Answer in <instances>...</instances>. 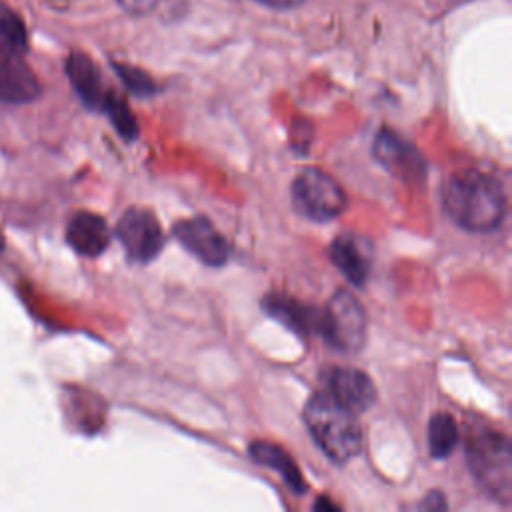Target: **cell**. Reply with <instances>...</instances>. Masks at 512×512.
Segmentation results:
<instances>
[{"mask_svg": "<svg viewBox=\"0 0 512 512\" xmlns=\"http://www.w3.org/2000/svg\"><path fill=\"white\" fill-rule=\"evenodd\" d=\"M458 442V426L456 420L446 414L438 412L428 422V448L434 458H446Z\"/></svg>", "mask_w": 512, "mask_h": 512, "instance_id": "obj_16", "label": "cell"}, {"mask_svg": "<svg viewBox=\"0 0 512 512\" xmlns=\"http://www.w3.org/2000/svg\"><path fill=\"white\" fill-rule=\"evenodd\" d=\"M40 94L38 78L26 64L22 52L0 42V100L8 104H26Z\"/></svg>", "mask_w": 512, "mask_h": 512, "instance_id": "obj_8", "label": "cell"}, {"mask_svg": "<svg viewBox=\"0 0 512 512\" xmlns=\"http://www.w3.org/2000/svg\"><path fill=\"white\" fill-rule=\"evenodd\" d=\"M172 234L192 256H196L206 266H224L228 262V242L208 218L196 216L180 220L174 224Z\"/></svg>", "mask_w": 512, "mask_h": 512, "instance_id": "obj_7", "label": "cell"}, {"mask_svg": "<svg viewBox=\"0 0 512 512\" xmlns=\"http://www.w3.org/2000/svg\"><path fill=\"white\" fill-rule=\"evenodd\" d=\"M466 456L476 482L494 498L508 502L512 494V458L508 438L498 430L478 428L468 438Z\"/></svg>", "mask_w": 512, "mask_h": 512, "instance_id": "obj_3", "label": "cell"}, {"mask_svg": "<svg viewBox=\"0 0 512 512\" xmlns=\"http://www.w3.org/2000/svg\"><path fill=\"white\" fill-rule=\"evenodd\" d=\"M326 394L354 414L368 410L376 400L372 380L356 368H334L328 378Z\"/></svg>", "mask_w": 512, "mask_h": 512, "instance_id": "obj_11", "label": "cell"}, {"mask_svg": "<svg viewBox=\"0 0 512 512\" xmlns=\"http://www.w3.org/2000/svg\"><path fill=\"white\" fill-rule=\"evenodd\" d=\"M250 456L254 462L262 464V466H268L272 470H276L282 480L296 492V494H302L306 490V484H304V478L296 466V462L292 460V456L288 452H284L280 446L272 444V442H264V440H256L250 444L248 448Z\"/></svg>", "mask_w": 512, "mask_h": 512, "instance_id": "obj_15", "label": "cell"}, {"mask_svg": "<svg viewBox=\"0 0 512 512\" xmlns=\"http://www.w3.org/2000/svg\"><path fill=\"white\" fill-rule=\"evenodd\" d=\"M294 206L314 222H326L346 210L342 186L320 168H304L292 182Z\"/></svg>", "mask_w": 512, "mask_h": 512, "instance_id": "obj_5", "label": "cell"}, {"mask_svg": "<svg viewBox=\"0 0 512 512\" xmlns=\"http://www.w3.org/2000/svg\"><path fill=\"white\" fill-rule=\"evenodd\" d=\"M374 156L382 166L400 176H414L420 174V168H424L420 154L388 128L380 130L374 142Z\"/></svg>", "mask_w": 512, "mask_h": 512, "instance_id": "obj_14", "label": "cell"}, {"mask_svg": "<svg viewBox=\"0 0 512 512\" xmlns=\"http://www.w3.org/2000/svg\"><path fill=\"white\" fill-rule=\"evenodd\" d=\"M4 248V240H2V234H0V250Z\"/></svg>", "mask_w": 512, "mask_h": 512, "instance_id": "obj_24", "label": "cell"}, {"mask_svg": "<svg viewBox=\"0 0 512 512\" xmlns=\"http://www.w3.org/2000/svg\"><path fill=\"white\" fill-rule=\"evenodd\" d=\"M420 508H446V502H444V498L438 494V492H434V494H428L426 496V500L420 504Z\"/></svg>", "mask_w": 512, "mask_h": 512, "instance_id": "obj_22", "label": "cell"}, {"mask_svg": "<svg viewBox=\"0 0 512 512\" xmlns=\"http://www.w3.org/2000/svg\"><path fill=\"white\" fill-rule=\"evenodd\" d=\"M0 42L22 54L28 50V32H26L24 20L12 6H8L2 0H0Z\"/></svg>", "mask_w": 512, "mask_h": 512, "instance_id": "obj_17", "label": "cell"}, {"mask_svg": "<svg viewBox=\"0 0 512 512\" xmlns=\"http://www.w3.org/2000/svg\"><path fill=\"white\" fill-rule=\"evenodd\" d=\"M254 2L264 4L268 8H276V10H290V8L300 6L304 0H254Z\"/></svg>", "mask_w": 512, "mask_h": 512, "instance_id": "obj_21", "label": "cell"}, {"mask_svg": "<svg viewBox=\"0 0 512 512\" xmlns=\"http://www.w3.org/2000/svg\"><path fill=\"white\" fill-rule=\"evenodd\" d=\"M114 70L118 72V76L122 78L126 88L136 96H150L158 90V86L152 82V78L146 72H142L140 68H134L130 64L114 62Z\"/></svg>", "mask_w": 512, "mask_h": 512, "instance_id": "obj_19", "label": "cell"}, {"mask_svg": "<svg viewBox=\"0 0 512 512\" xmlns=\"http://www.w3.org/2000/svg\"><path fill=\"white\" fill-rule=\"evenodd\" d=\"M262 308L298 334H320L322 310L316 306L302 304L288 296L270 294L268 298H264Z\"/></svg>", "mask_w": 512, "mask_h": 512, "instance_id": "obj_13", "label": "cell"}, {"mask_svg": "<svg viewBox=\"0 0 512 512\" xmlns=\"http://www.w3.org/2000/svg\"><path fill=\"white\" fill-rule=\"evenodd\" d=\"M446 214L470 232L496 230L506 212V196L500 182L480 170H464L442 186Z\"/></svg>", "mask_w": 512, "mask_h": 512, "instance_id": "obj_1", "label": "cell"}, {"mask_svg": "<svg viewBox=\"0 0 512 512\" xmlns=\"http://www.w3.org/2000/svg\"><path fill=\"white\" fill-rule=\"evenodd\" d=\"M366 326L360 300L348 290H338L322 310L320 336L340 352H358L366 342Z\"/></svg>", "mask_w": 512, "mask_h": 512, "instance_id": "obj_4", "label": "cell"}, {"mask_svg": "<svg viewBox=\"0 0 512 512\" xmlns=\"http://www.w3.org/2000/svg\"><path fill=\"white\" fill-rule=\"evenodd\" d=\"M110 238L112 234L106 220L88 210L76 212L66 226V240L80 256H100L108 248Z\"/></svg>", "mask_w": 512, "mask_h": 512, "instance_id": "obj_12", "label": "cell"}, {"mask_svg": "<svg viewBox=\"0 0 512 512\" xmlns=\"http://www.w3.org/2000/svg\"><path fill=\"white\" fill-rule=\"evenodd\" d=\"M304 424L318 448L332 462H346L362 448V430L356 414L328 394H314L302 412Z\"/></svg>", "mask_w": 512, "mask_h": 512, "instance_id": "obj_2", "label": "cell"}, {"mask_svg": "<svg viewBox=\"0 0 512 512\" xmlns=\"http://www.w3.org/2000/svg\"><path fill=\"white\" fill-rule=\"evenodd\" d=\"M102 112L108 114V118H110V122L114 124L116 132H118L124 140H134V138L138 136V122H136L132 110H130L128 104H126L120 96H116L114 92H112L110 98L106 100Z\"/></svg>", "mask_w": 512, "mask_h": 512, "instance_id": "obj_18", "label": "cell"}, {"mask_svg": "<svg viewBox=\"0 0 512 512\" xmlns=\"http://www.w3.org/2000/svg\"><path fill=\"white\" fill-rule=\"evenodd\" d=\"M116 236L126 258L138 264L154 260L164 246L162 228L156 216L146 208H128L116 224Z\"/></svg>", "mask_w": 512, "mask_h": 512, "instance_id": "obj_6", "label": "cell"}, {"mask_svg": "<svg viewBox=\"0 0 512 512\" xmlns=\"http://www.w3.org/2000/svg\"><path fill=\"white\" fill-rule=\"evenodd\" d=\"M66 76H68L74 92L80 96V100L88 108L104 110V104L110 98L112 90L106 88V82H104L98 66L92 62V58L88 54L72 52L66 58Z\"/></svg>", "mask_w": 512, "mask_h": 512, "instance_id": "obj_10", "label": "cell"}, {"mask_svg": "<svg viewBox=\"0 0 512 512\" xmlns=\"http://www.w3.org/2000/svg\"><path fill=\"white\" fill-rule=\"evenodd\" d=\"M314 508H330V510H336L338 506L332 504V502H326V500H318V502L314 504Z\"/></svg>", "mask_w": 512, "mask_h": 512, "instance_id": "obj_23", "label": "cell"}, {"mask_svg": "<svg viewBox=\"0 0 512 512\" xmlns=\"http://www.w3.org/2000/svg\"><path fill=\"white\" fill-rule=\"evenodd\" d=\"M162 0H118V4L130 14H148L152 12Z\"/></svg>", "mask_w": 512, "mask_h": 512, "instance_id": "obj_20", "label": "cell"}, {"mask_svg": "<svg viewBox=\"0 0 512 512\" xmlns=\"http://www.w3.org/2000/svg\"><path fill=\"white\" fill-rule=\"evenodd\" d=\"M330 258L350 284H366L372 264V250L366 238L352 232L338 234L330 244Z\"/></svg>", "mask_w": 512, "mask_h": 512, "instance_id": "obj_9", "label": "cell"}]
</instances>
